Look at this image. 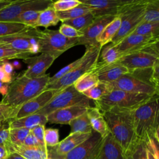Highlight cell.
<instances>
[{
    "mask_svg": "<svg viewBox=\"0 0 159 159\" xmlns=\"http://www.w3.org/2000/svg\"><path fill=\"white\" fill-rule=\"evenodd\" d=\"M116 17V16H104L95 17L93 22L88 27L81 31L82 36L78 38V45H83L88 47L98 44L96 40V37L104 27Z\"/></svg>",
    "mask_w": 159,
    "mask_h": 159,
    "instance_id": "cell-15",
    "label": "cell"
},
{
    "mask_svg": "<svg viewBox=\"0 0 159 159\" xmlns=\"http://www.w3.org/2000/svg\"><path fill=\"white\" fill-rule=\"evenodd\" d=\"M50 76L48 75L37 78H29L22 74L12 80L1 102L16 109L34 98L45 90Z\"/></svg>",
    "mask_w": 159,
    "mask_h": 159,
    "instance_id": "cell-2",
    "label": "cell"
},
{
    "mask_svg": "<svg viewBox=\"0 0 159 159\" xmlns=\"http://www.w3.org/2000/svg\"><path fill=\"white\" fill-rule=\"evenodd\" d=\"M145 142L147 159H159L158 142H157L153 139H149Z\"/></svg>",
    "mask_w": 159,
    "mask_h": 159,
    "instance_id": "cell-45",
    "label": "cell"
},
{
    "mask_svg": "<svg viewBox=\"0 0 159 159\" xmlns=\"http://www.w3.org/2000/svg\"><path fill=\"white\" fill-rule=\"evenodd\" d=\"M68 125L71 127L70 133H91L93 132L87 112L73 119Z\"/></svg>",
    "mask_w": 159,
    "mask_h": 159,
    "instance_id": "cell-30",
    "label": "cell"
},
{
    "mask_svg": "<svg viewBox=\"0 0 159 159\" xmlns=\"http://www.w3.org/2000/svg\"><path fill=\"white\" fill-rule=\"evenodd\" d=\"M120 26V19L117 16L111 22L107 25L99 35L96 37L97 43L102 47L111 43L113 38L117 33Z\"/></svg>",
    "mask_w": 159,
    "mask_h": 159,
    "instance_id": "cell-26",
    "label": "cell"
},
{
    "mask_svg": "<svg viewBox=\"0 0 159 159\" xmlns=\"http://www.w3.org/2000/svg\"><path fill=\"white\" fill-rule=\"evenodd\" d=\"M55 58L45 53L29 57L23 61L28 65L27 69L22 73L29 78H37L45 76L46 71L52 65Z\"/></svg>",
    "mask_w": 159,
    "mask_h": 159,
    "instance_id": "cell-17",
    "label": "cell"
},
{
    "mask_svg": "<svg viewBox=\"0 0 159 159\" xmlns=\"http://www.w3.org/2000/svg\"><path fill=\"white\" fill-rule=\"evenodd\" d=\"M89 12H90V9L86 5L81 2L80 5L68 11H63V12H57V14L59 20L63 22L66 20L77 18Z\"/></svg>",
    "mask_w": 159,
    "mask_h": 159,
    "instance_id": "cell-34",
    "label": "cell"
},
{
    "mask_svg": "<svg viewBox=\"0 0 159 159\" xmlns=\"http://www.w3.org/2000/svg\"><path fill=\"white\" fill-rule=\"evenodd\" d=\"M0 159H6V158H0Z\"/></svg>",
    "mask_w": 159,
    "mask_h": 159,
    "instance_id": "cell-54",
    "label": "cell"
},
{
    "mask_svg": "<svg viewBox=\"0 0 159 159\" xmlns=\"http://www.w3.org/2000/svg\"><path fill=\"white\" fill-rule=\"evenodd\" d=\"M130 34L159 37V22L142 21Z\"/></svg>",
    "mask_w": 159,
    "mask_h": 159,
    "instance_id": "cell-35",
    "label": "cell"
},
{
    "mask_svg": "<svg viewBox=\"0 0 159 159\" xmlns=\"http://www.w3.org/2000/svg\"><path fill=\"white\" fill-rule=\"evenodd\" d=\"M31 29L24 24L15 22H0V37L21 33Z\"/></svg>",
    "mask_w": 159,
    "mask_h": 159,
    "instance_id": "cell-32",
    "label": "cell"
},
{
    "mask_svg": "<svg viewBox=\"0 0 159 159\" xmlns=\"http://www.w3.org/2000/svg\"><path fill=\"white\" fill-rule=\"evenodd\" d=\"M94 18V16L89 12L77 18L64 20L62 23L70 25L76 30L81 32L88 27L93 22Z\"/></svg>",
    "mask_w": 159,
    "mask_h": 159,
    "instance_id": "cell-37",
    "label": "cell"
},
{
    "mask_svg": "<svg viewBox=\"0 0 159 159\" xmlns=\"http://www.w3.org/2000/svg\"><path fill=\"white\" fill-rule=\"evenodd\" d=\"M0 81L4 83H11L12 81V75L6 73L2 70L1 65H0Z\"/></svg>",
    "mask_w": 159,
    "mask_h": 159,
    "instance_id": "cell-50",
    "label": "cell"
},
{
    "mask_svg": "<svg viewBox=\"0 0 159 159\" xmlns=\"http://www.w3.org/2000/svg\"><path fill=\"white\" fill-rule=\"evenodd\" d=\"M41 11L30 10L22 12L15 20V22L21 23L31 28H37V22Z\"/></svg>",
    "mask_w": 159,
    "mask_h": 159,
    "instance_id": "cell-38",
    "label": "cell"
},
{
    "mask_svg": "<svg viewBox=\"0 0 159 159\" xmlns=\"http://www.w3.org/2000/svg\"><path fill=\"white\" fill-rule=\"evenodd\" d=\"M93 107L87 104H76L55 111L47 116V122L51 124H69L74 119L87 112Z\"/></svg>",
    "mask_w": 159,
    "mask_h": 159,
    "instance_id": "cell-21",
    "label": "cell"
},
{
    "mask_svg": "<svg viewBox=\"0 0 159 159\" xmlns=\"http://www.w3.org/2000/svg\"><path fill=\"white\" fill-rule=\"evenodd\" d=\"M124 156L125 159H147L145 142L139 139L132 150Z\"/></svg>",
    "mask_w": 159,
    "mask_h": 159,
    "instance_id": "cell-39",
    "label": "cell"
},
{
    "mask_svg": "<svg viewBox=\"0 0 159 159\" xmlns=\"http://www.w3.org/2000/svg\"><path fill=\"white\" fill-rule=\"evenodd\" d=\"M44 142L47 147L52 148L59 143L58 129L48 128L44 130Z\"/></svg>",
    "mask_w": 159,
    "mask_h": 159,
    "instance_id": "cell-41",
    "label": "cell"
},
{
    "mask_svg": "<svg viewBox=\"0 0 159 159\" xmlns=\"http://www.w3.org/2000/svg\"><path fill=\"white\" fill-rule=\"evenodd\" d=\"M91 71L97 75L99 81L104 83H111L129 73V71L127 68L117 62L107 64L101 61H98Z\"/></svg>",
    "mask_w": 159,
    "mask_h": 159,
    "instance_id": "cell-18",
    "label": "cell"
},
{
    "mask_svg": "<svg viewBox=\"0 0 159 159\" xmlns=\"http://www.w3.org/2000/svg\"><path fill=\"white\" fill-rule=\"evenodd\" d=\"M111 91V88L109 83L99 81L93 87L84 91L83 94L91 100L97 101L107 94Z\"/></svg>",
    "mask_w": 159,
    "mask_h": 159,
    "instance_id": "cell-29",
    "label": "cell"
},
{
    "mask_svg": "<svg viewBox=\"0 0 159 159\" xmlns=\"http://www.w3.org/2000/svg\"><path fill=\"white\" fill-rule=\"evenodd\" d=\"M81 4L78 0H58L53 2L52 6L56 12H63L68 11Z\"/></svg>",
    "mask_w": 159,
    "mask_h": 159,
    "instance_id": "cell-42",
    "label": "cell"
},
{
    "mask_svg": "<svg viewBox=\"0 0 159 159\" xmlns=\"http://www.w3.org/2000/svg\"><path fill=\"white\" fill-rule=\"evenodd\" d=\"M96 159H125L120 146L111 133L103 138Z\"/></svg>",
    "mask_w": 159,
    "mask_h": 159,
    "instance_id": "cell-22",
    "label": "cell"
},
{
    "mask_svg": "<svg viewBox=\"0 0 159 159\" xmlns=\"http://www.w3.org/2000/svg\"><path fill=\"white\" fill-rule=\"evenodd\" d=\"M87 114L93 130L98 133L102 138L110 133L102 113L99 109L95 106L91 107L87 110Z\"/></svg>",
    "mask_w": 159,
    "mask_h": 159,
    "instance_id": "cell-24",
    "label": "cell"
},
{
    "mask_svg": "<svg viewBox=\"0 0 159 159\" xmlns=\"http://www.w3.org/2000/svg\"><path fill=\"white\" fill-rule=\"evenodd\" d=\"M59 21L57 12L50 6L40 12L36 27H43L47 29L48 27L56 25Z\"/></svg>",
    "mask_w": 159,
    "mask_h": 159,
    "instance_id": "cell-27",
    "label": "cell"
},
{
    "mask_svg": "<svg viewBox=\"0 0 159 159\" xmlns=\"http://www.w3.org/2000/svg\"><path fill=\"white\" fill-rule=\"evenodd\" d=\"M158 43L148 45L122 56L117 63L129 71L136 69L151 68L159 63Z\"/></svg>",
    "mask_w": 159,
    "mask_h": 159,
    "instance_id": "cell-8",
    "label": "cell"
},
{
    "mask_svg": "<svg viewBox=\"0 0 159 159\" xmlns=\"http://www.w3.org/2000/svg\"><path fill=\"white\" fill-rule=\"evenodd\" d=\"M58 91V90L52 89L44 90L40 94L20 106L13 119H18L36 113L45 106Z\"/></svg>",
    "mask_w": 159,
    "mask_h": 159,
    "instance_id": "cell-20",
    "label": "cell"
},
{
    "mask_svg": "<svg viewBox=\"0 0 159 159\" xmlns=\"http://www.w3.org/2000/svg\"><path fill=\"white\" fill-rule=\"evenodd\" d=\"M58 31L60 34L68 38H80L82 36L80 31L76 30L75 28L65 24H61Z\"/></svg>",
    "mask_w": 159,
    "mask_h": 159,
    "instance_id": "cell-47",
    "label": "cell"
},
{
    "mask_svg": "<svg viewBox=\"0 0 159 159\" xmlns=\"http://www.w3.org/2000/svg\"><path fill=\"white\" fill-rule=\"evenodd\" d=\"M147 0H130L120 9L118 16L120 19V28L111 41L114 45L132 34L143 20Z\"/></svg>",
    "mask_w": 159,
    "mask_h": 159,
    "instance_id": "cell-4",
    "label": "cell"
},
{
    "mask_svg": "<svg viewBox=\"0 0 159 159\" xmlns=\"http://www.w3.org/2000/svg\"><path fill=\"white\" fill-rule=\"evenodd\" d=\"M22 145H24V146H26V147H42L41 145L39 144V142L37 141V140L36 139V138L35 137V136L32 134V133L31 132H30V133L26 137ZM42 148H43V147H42Z\"/></svg>",
    "mask_w": 159,
    "mask_h": 159,
    "instance_id": "cell-49",
    "label": "cell"
},
{
    "mask_svg": "<svg viewBox=\"0 0 159 159\" xmlns=\"http://www.w3.org/2000/svg\"><path fill=\"white\" fill-rule=\"evenodd\" d=\"M98 82L99 80L97 75L91 71L80 76L73 84L76 91L83 93Z\"/></svg>",
    "mask_w": 159,
    "mask_h": 159,
    "instance_id": "cell-28",
    "label": "cell"
},
{
    "mask_svg": "<svg viewBox=\"0 0 159 159\" xmlns=\"http://www.w3.org/2000/svg\"><path fill=\"white\" fill-rule=\"evenodd\" d=\"M1 67L6 73L9 75H12L14 70V66L11 63L9 62H3L2 63Z\"/></svg>",
    "mask_w": 159,
    "mask_h": 159,
    "instance_id": "cell-51",
    "label": "cell"
},
{
    "mask_svg": "<svg viewBox=\"0 0 159 159\" xmlns=\"http://www.w3.org/2000/svg\"><path fill=\"white\" fill-rule=\"evenodd\" d=\"M31 54L17 51L10 46L0 43V63L11 59H25L30 57Z\"/></svg>",
    "mask_w": 159,
    "mask_h": 159,
    "instance_id": "cell-33",
    "label": "cell"
},
{
    "mask_svg": "<svg viewBox=\"0 0 159 159\" xmlns=\"http://www.w3.org/2000/svg\"><path fill=\"white\" fill-rule=\"evenodd\" d=\"M44 125H38L32 129V130H30V132L35 136V137L39 142V144L41 145V147L45 149H47L48 148L45 145L44 142Z\"/></svg>",
    "mask_w": 159,
    "mask_h": 159,
    "instance_id": "cell-48",
    "label": "cell"
},
{
    "mask_svg": "<svg viewBox=\"0 0 159 159\" xmlns=\"http://www.w3.org/2000/svg\"><path fill=\"white\" fill-rule=\"evenodd\" d=\"M124 0H83L81 3L86 5L94 17L104 16H117L120 9L129 2Z\"/></svg>",
    "mask_w": 159,
    "mask_h": 159,
    "instance_id": "cell-14",
    "label": "cell"
},
{
    "mask_svg": "<svg viewBox=\"0 0 159 159\" xmlns=\"http://www.w3.org/2000/svg\"><path fill=\"white\" fill-rule=\"evenodd\" d=\"M159 37L130 34L115 45L118 52L124 55L158 43Z\"/></svg>",
    "mask_w": 159,
    "mask_h": 159,
    "instance_id": "cell-16",
    "label": "cell"
},
{
    "mask_svg": "<svg viewBox=\"0 0 159 159\" xmlns=\"http://www.w3.org/2000/svg\"><path fill=\"white\" fill-rule=\"evenodd\" d=\"M101 47L99 44L86 47L80 62L67 75L53 83L47 84L45 88L52 90H62L73 84L80 76L92 70L99 59Z\"/></svg>",
    "mask_w": 159,
    "mask_h": 159,
    "instance_id": "cell-5",
    "label": "cell"
},
{
    "mask_svg": "<svg viewBox=\"0 0 159 159\" xmlns=\"http://www.w3.org/2000/svg\"><path fill=\"white\" fill-rule=\"evenodd\" d=\"M48 159H52V158H49V157H48Z\"/></svg>",
    "mask_w": 159,
    "mask_h": 159,
    "instance_id": "cell-55",
    "label": "cell"
},
{
    "mask_svg": "<svg viewBox=\"0 0 159 159\" xmlns=\"http://www.w3.org/2000/svg\"><path fill=\"white\" fill-rule=\"evenodd\" d=\"M91 99L86 98L83 93L78 92L71 84L59 91L42 109L35 114L48 116L58 109L65 108L76 104L90 105Z\"/></svg>",
    "mask_w": 159,
    "mask_h": 159,
    "instance_id": "cell-9",
    "label": "cell"
},
{
    "mask_svg": "<svg viewBox=\"0 0 159 159\" xmlns=\"http://www.w3.org/2000/svg\"><path fill=\"white\" fill-rule=\"evenodd\" d=\"M81 60V57H80V58L77 59L75 61L68 64V65H66L65 67H63V68H61L57 73H55L53 76L49 78L47 84L53 83L55 81H56L58 80L59 79L61 78L62 77H63L65 75H67L71 70H72L80 62Z\"/></svg>",
    "mask_w": 159,
    "mask_h": 159,
    "instance_id": "cell-44",
    "label": "cell"
},
{
    "mask_svg": "<svg viewBox=\"0 0 159 159\" xmlns=\"http://www.w3.org/2000/svg\"><path fill=\"white\" fill-rule=\"evenodd\" d=\"M158 96H154L133 112L134 126L138 139H153L158 143Z\"/></svg>",
    "mask_w": 159,
    "mask_h": 159,
    "instance_id": "cell-3",
    "label": "cell"
},
{
    "mask_svg": "<svg viewBox=\"0 0 159 159\" xmlns=\"http://www.w3.org/2000/svg\"><path fill=\"white\" fill-rule=\"evenodd\" d=\"M52 3L51 0L13 1L0 11V22H15L22 12L30 10L42 11L52 6Z\"/></svg>",
    "mask_w": 159,
    "mask_h": 159,
    "instance_id": "cell-10",
    "label": "cell"
},
{
    "mask_svg": "<svg viewBox=\"0 0 159 159\" xmlns=\"http://www.w3.org/2000/svg\"><path fill=\"white\" fill-rule=\"evenodd\" d=\"M9 119L4 120L0 124V147H6L10 142Z\"/></svg>",
    "mask_w": 159,
    "mask_h": 159,
    "instance_id": "cell-43",
    "label": "cell"
},
{
    "mask_svg": "<svg viewBox=\"0 0 159 159\" xmlns=\"http://www.w3.org/2000/svg\"><path fill=\"white\" fill-rule=\"evenodd\" d=\"M92 132L70 133L66 137L59 142L55 147L52 148L47 147L48 157H60L66 155L89 139Z\"/></svg>",
    "mask_w": 159,
    "mask_h": 159,
    "instance_id": "cell-19",
    "label": "cell"
},
{
    "mask_svg": "<svg viewBox=\"0 0 159 159\" xmlns=\"http://www.w3.org/2000/svg\"><path fill=\"white\" fill-rule=\"evenodd\" d=\"M16 113V109L6 104L0 102V122L14 119Z\"/></svg>",
    "mask_w": 159,
    "mask_h": 159,
    "instance_id": "cell-46",
    "label": "cell"
},
{
    "mask_svg": "<svg viewBox=\"0 0 159 159\" xmlns=\"http://www.w3.org/2000/svg\"><path fill=\"white\" fill-rule=\"evenodd\" d=\"M1 122H0V124H1Z\"/></svg>",
    "mask_w": 159,
    "mask_h": 159,
    "instance_id": "cell-56",
    "label": "cell"
},
{
    "mask_svg": "<svg viewBox=\"0 0 159 159\" xmlns=\"http://www.w3.org/2000/svg\"><path fill=\"white\" fill-rule=\"evenodd\" d=\"M30 132V130L25 128L10 129L9 136L11 143L16 145H22L24 140Z\"/></svg>",
    "mask_w": 159,
    "mask_h": 159,
    "instance_id": "cell-40",
    "label": "cell"
},
{
    "mask_svg": "<svg viewBox=\"0 0 159 159\" xmlns=\"http://www.w3.org/2000/svg\"><path fill=\"white\" fill-rule=\"evenodd\" d=\"M37 28H31L27 31L0 37V43L10 46L14 49L31 55L39 52L35 32Z\"/></svg>",
    "mask_w": 159,
    "mask_h": 159,
    "instance_id": "cell-11",
    "label": "cell"
},
{
    "mask_svg": "<svg viewBox=\"0 0 159 159\" xmlns=\"http://www.w3.org/2000/svg\"><path fill=\"white\" fill-rule=\"evenodd\" d=\"M6 159H25V158L17 153H11L6 156Z\"/></svg>",
    "mask_w": 159,
    "mask_h": 159,
    "instance_id": "cell-52",
    "label": "cell"
},
{
    "mask_svg": "<svg viewBox=\"0 0 159 159\" xmlns=\"http://www.w3.org/2000/svg\"><path fill=\"white\" fill-rule=\"evenodd\" d=\"M122 56L115 45L109 43L101 47L99 58H101V61L107 64H112L117 62Z\"/></svg>",
    "mask_w": 159,
    "mask_h": 159,
    "instance_id": "cell-31",
    "label": "cell"
},
{
    "mask_svg": "<svg viewBox=\"0 0 159 159\" xmlns=\"http://www.w3.org/2000/svg\"><path fill=\"white\" fill-rule=\"evenodd\" d=\"M152 97L153 96L145 94L112 89L99 100L94 101V104L101 112L114 107L135 110L150 100Z\"/></svg>",
    "mask_w": 159,
    "mask_h": 159,
    "instance_id": "cell-7",
    "label": "cell"
},
{
    "mask_svg": "<svg viewBox=\"0 0 159 159\" xmlns=\"http://www.w3.org/2000/svg\"><path fill=\"white\" fill-rule=\"evenodd\" d=\"M112 89H120L127 92L145 94L151 96H158V88L147 83L139 78L127 73L117 81L109 83Z\"/></svg>",
    "mask_w": 159,
    "mask_h": 159,
    "instance_id": "cell-12",
    "label": "cell"
},
{
    "mask_svg": "<svg viewBox=\"0 0 159 159\" xmlns=\"http://www.w3.org/2000/svg\"><path fill=\"white\" fill-rule=\"evenodd\" d=\"M35 36L39 52L50 55L55 59L78 43V38L66 37L58 30L45 29L40 31L37 29Z\"/></svg>",
    "mask_w": 159,
    "mask_h": 159,
    "instance_id": "cell-6",
    "label": "cell"
},
{
    "mask_svg": "<svg viewBox=\"0 0 159 159\" xmlns=\"http://www.w3.org/2000/svg\"><path fill=\"white\" fill-rule=\"evenodd\" d=\"M101 112L110 133L127 155L139 140L134 130V110L114 107Z\"/></svg>",
    "mask_w": 159,
    "mask_h": 159,
    "instance_id": "cell-1",
    "label": "cell"
},
{
    "mask_svg": "<svg viewBox=\"0 0 159 159\" xmlns=\"http://www.w3.org/2000/svg\"><path fill=\"white\" fill-rule=\"evenodd\" d=\"M12 1H13L9 0H0V11L9 6L10 4L12 2Z\"/></svg>",
    "mask_w": 159,
    "mask_h": 159,
    "instance_id": "cell-53",
    "label": "cell"
},
{
    "mask_svg": "<svg viewBox=\"0 0 159 159\" xmlns=\"http://www.w3.org/2000/svg\"><path fill=\"white\" fill-rule=\"evenodd\" d=\"M7 154L17 153L25 159H48V149L39 147H26L24 145H16L11 142L5 147Z\"/></svg>",
    "mask_w": 159,
    "mask_h": 159,
    "instance_id": "cell-23",
    "label": "cell"
},
{
    "mask_svg": "<svg viewBox=\"0 0 159 159\" xmlns=\"http://www.w3.org/2000/svg\"><path fill=\"white\" fill-rule=\"evenodd\" d=\"M143 21L159 22V1L147 0Z\"/></svg>",
    "mask_w": 159,
    "mask_h": 159,
    "instance_id": "cell-36",
    "label": "cell"
},
{
    "mask_svg": "<svg viewBox=\"0 0 159 159\" xmlns=\"http://www.w3.org/2000/svg\"><path fill=\"white\" fill-rule=\"evenodd\" d=\"M47 123V116L34 114L18 119L9 120L10 129L25 128L32 130L38 125H45Z\"/></svg>",
    "mask_w": 159,
    "mask_h": 159,
    "instance_id": "cell-25",
    "label": "cell"
},
{
    "mask_svg": "<svg viewBox=\"0 0 159 159\" xmlns=\"http://www.w3.org/2000/svg\"><path fill=\"white\" fill-rule=\"evenodd\" d=\"M102 140L103 138L93 130L89 139L69 153L63 156L49 158L52 159H96Z\"/></svg>",
    "mask_w": 159,
    "mask_h": 159,
    "instance_id": "cell-13",
    "label": "cell"
}]
</instances>
